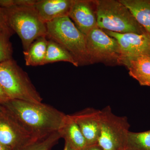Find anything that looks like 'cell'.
I'll use <instances>...</instances> for the list:
<instances>
[{
	"instance_id": "cell-21",
	"label": "cell",
	"mask_w": 150,
	"mask_h": 150,
	"mask_svg": "<svg viewBox=\"0 0 150 150\" xmlns=\"http://www.w3.org/2000/svg\"><path fill=\"white\" fill-rule=\"evenodd\" d=\"M36 0H0V7L3 8L33 6Z\"/></svg>"
},
{
	"instance_id": "cell-10",
	"label": "cell",
	"mask_w": 150,
	"mask_h": 150,
	"mask_svg": "<svg viewBox=\"0 0 150 150\" xmlns=\"http://www.w3.org/2000/svg\"><path fill=\"white\" fill-rule=\"evenodd\" d=\"M108 35L117 40L123 57L150 55V36L148 33H119L103 30Z\"/></svg>"
},
{
	"instance_id": "cell-9",
	"label": "cell",
	"mask_w": 150,
	"mask_h": 150,
	"mask_svg": "<svg viewBox=\"0 0 150 150\" xmlns=\"http://www.w3.org/2000/svg\"><path fill=\"white\" fill-rule=\"evenodd\" d=\"M68 16L85 36L98 27L95 1L72 0Z\"/></svg>"
},
{
	"instance_id": "cell-3",
	"label": "cell",
	"mask_w": 150,
	"mask_h": 150,
	"mask_svg": "<svg viewBox=\"0 0 150 150\" xmlns=\"http://www.w3.org/2000/svg\"><path fill=\"white\" fill-rule=\"evenodd\" d=\"M97 26L119 33H147L119 1H95Z\"/></svg>"
},
{
	"instance_id": "cell-27",
	"label": "cell",
	"mask_w": 150,
	"mask_h": 150,
	"mask_svg": "<svg viewBox=\"0 0 150 150\" xmlns=\"http://www.w3.org/2000/svg\"><path fill=\"white\" fill-rule=\"evenodd\" d=\"M3 108V105H0V110H1L2 108Z\"/></svg>"
},
{
	"instance_id": "cell-16",
	"label": "cell",
	"mask_w": 150,
	"mask_h": 150,
	"mask_svg": "<svg viewBox=\"0 0 150 150\" xmlns=\"http://www.w3.org/2000/svg\"><path fill=\"white\" fill-rule=\"evenodd\" d=\"M48 39L41 36L34 40L27 51H23L26 66H43L47 51Z\"/></svg>"
},
{
	"instance_id": "cell-22",
	"label": "cell",
	"mask_w": 150,
	"mask_h": 150,
	"mask_svg": "<svg viewBox=\"0 0 150 150\" xmlns=\"http://www.w3.org/2000/svg\"><path fill=\"white\" fill-rule=\"evenodd\" d=\"M0 33H6L11 36L15 33L10 27L4 9L0 7Z\"/></svg>"
},
{
	"instance_id": "cell-6",
	"label": "cell",
	"mask_w": 150,
	"mask_h": 150,
	"mask_svg": "<svg viewBox=\"0 0 150 150\" xmlns=\"http://www.w3.org/2000/svg\"><path fill=\"white\" fill-rule=\"evenodd\" d=\"M130 125L127 117L115 115L110 106L101 110V123L97 144L103 150L126 149Z\"/></svg>"
},
{
	"instance_id": "cell-4",
	"label": "cell",
	"mask_w": 150,
	"mask_h": 150,
	"mask_svg": "<svg viewBox=\"0 0 150 150\" xmlns=\"http://www.w3.org/2000/svg\"><path fill=\"white\" fill-rule=\"evenodd\" d=\"M0 85L10 100L35 103L43 100L27 73L13 59L0 63Z\"/></svg>"
},
{
	"instance_id": "cell-2",
	"label": "cell",
	"mask_w": 150,
	"mask_h": 150,
	"mask_svg": "<svg viewBox=\"0 0 150 150\" xmlns=\"http://www.w3.org/2000/svg\"><path fill=\"white\" fill-rule=\"evenodd\" d=\"M46 37L65 48L79 65L90 64L86 36L69 16L58 18L46 23Z\"/></svg>"
},
{
	"instance_id": "cell-18",
	"label": "cell",
	"mask_w": 150,
	"mask_h": 150,
	"mask_svg": "<svg viewBox=\"0 0 150 150\" xmlns=\"http://www.w3.org/2000/svg\"><path fill=\"white\" fill-rule=\"evenodd\" d=\"M126 149L130 150H150V130L142 132L129 131Z\"/></svg>"
},
{
	"instance_id": "cell-7",
	"label": "cell",
	"mask_w": 150,
	"mask_h": 150,
	"mask_svg": "<svg viewBox=\"0 0 150 150\" xmlns=\"http://www.w3.org/2000/svg\"><path fill=\"white\" fill-rule=\"evenodd\" d=\"M85 36L91 64L99 62L121 64L123 54L115 39L98 27L92 30Z\"/></svg>"
},
{
	"instance_id": "cell-20",
	"label": "cell",
	"mask_w": 150,
	"mask_h": 150,
	"mask_svg": "<svg viewBox=\"0 0 150 150\" xmlns=\"http://www.w3.org/2000/svg\"><path fill=\"white\" fill-rule=\"evenodd\" d=\"M11 35L0 33V63L13 59L12 46L10 38Z\"/></svg>"
},
{
	"instance_id": "cell-19",
	"label": "cell",
	"mask_w": 150,
	"mask_h": 150,
	"mask_svg": "<svg viewBox=\"0 0 150 150\" xmlns=\"http://www.w3.org/2000/svg\"><path fill=\"white\" fill-rule=\"evenodd\" d=\"M62 138L59 131L39 138L16 150H51Z\"/></svg>"
},
{
	"instance_id": "cell-26",
	"label": "cell",
	"mask_w": 150,
	"mask_h": 150,
	"mask_svg": "<svg viewBox=\"0 0 150 150\" xmlns=\"http://www.w3.org/2000/svg\"><path fill=\"white\" fill-rule=\"evenodd\" d=\"M0 150H12L0 143Z\"/></svg>"
},
{
	"instance_id": "cell-28",
	"label": "cell",
	"mask_w": 150,
	"mask_h": 150,
	"mask_svg": "<svg viewBox=\"0 0 150 150\" xmlns=\"http://www.w3.org/2000/svg\"><path fill=\"white\" fill-rule=\"evenodd\" d=\"M123 150H130L128 149H123Z\"/></svg>"
},
{
	"instance_id": "cell-15",
	"label": "cell",
	"mask_w": 150,
	"mask_h": 150,
	"mask_svg": "<svg viewBox=\"0 0 150 150\" xmlns=\"http://www.w3.org/2000/svg\"><path fill=\"white\" fill-rule=\"evenodd\" d=\"M150 36V0H119Z\"/></svg>"
},
{
	"instance_id": "cell-14",
	"label": "cell",
	"mask_w": 150,
	"mask_h": 150,
	"mask_svg": "<svg viewBox=\"0 0 150 150\" xmlns=\"http://www.w3.org/2000/svg\"><path fill=\"white\" fill-rule=\"evenodd\" d=\"M62 138L76 150H83L87 142L82 132L70 115H67L64 123L59 131Z\"/></svg>"
},
{
	"instance_id": "cell-13",
	"label": "cell",
	"mask_w": 150,
	"mask_h": 150,
	"mask_svg": "<svg viewBox=\"0 0 150 150\" xmlns=\"http://www.w3.org/2000/svg\"><path fill=\"white\" fill-rule=\"evenodd\" d=\"M121 64L126 66L130 76L141 86H150V55L123 57Z\"/></svg>"
},
{
	"instance_id": "cell-8",
	"label": "cell",
	"mask_w": 150,
	"mask_h": 150,
	"mask_svg": "<svg viewBox=\"0 0 150 150\" xmlns=\"http://www.w3.org/2000/svg\"><path fill=\"white\" fill-rule=\"evenodd\" d=\"M39 138L25 128L17 118L3 106L0 110V143L12 150H16Z\"/></svg>"
},
{
	"instance_id": "cell-11",
	"label": "cell",
	"mask_w": 150,
	"mask_h": 150,
	"mask_svg": "<svg viewBox=\"0 0 150 150\" xmlns=\"http://www.w3.org/2000/svg\"><path fill=\"white\" fill-rule=\"evenodd\" d=\"M70 115L79 127L88 145L97 144L101 123V110L87 108Z\"/></svg>"
},
{
	"instance_id": "cell-23",
	"label": "cell",
	"mask_w": 150,
	"mask_h": 150,
	"mask_svg": "<svg viewBox=\"0 0 150 150\" xmlns=\"http://www.w3.org/2000/svg\"><path fill=\"white\" fill-rule=\"evenodd\" d=\"M9 100L0 85V105H3Z\"/></svg>"
},
{
	"instance_id": "cell-1",
	"label": "cell",
	"mask_w": 150,
	"mask_h": 150,
	"mask_svg": "<svg viewBox=\"0 0 150 150\" xmlns=\"http://www.w3.org/2000/svg\"><path fill=\"white\" fill-rule=\"evenodd\" d=\"M2 105L37 138L60 131L67 116L63 112L42 102L12 99Z\"/></svg>"
},
{
	"instance_id": "cell-17",
	"label": "cell",
	"mask_w": 150,
	"mask_h": 150,
	"mask_svg": "<svg viewBox=\"0 0 150 150\" xmlns=\"http://www.w3.org/2000/svg\"><path fill=\"white\" fill-rule=\"evenodd\" d=\"M60 62H69L77 67L79 64L65 48L53 40L48 39L46 57L43 65Z\"/></svg>"
},
{
	"instance_id": "cell-25",
	"label": "cell",
	"mask_w": 150,
	"mask_h": 150,
	"mask_svg": "<svg viewBox=\"0 0 150 150\" xmlns=\"http://www.w3.org/2000/svg\"><path fill=\"white\" fill-rule=\"evenodd\" d=\"M64 150H76L73 148L67 142H65L64 148Z\"/></svg>"
},
{
	"instance_id": "cell-24",
	"label": "cell",
	"mask_w": 150,
	"mask_h": 150,
	"mask_svg": "<svg viewBox=\"0 0 150 150\" xmlns=\"http://www.w3.org/2000/svg\"><path fill=\"white\" fill-rule=\"evenodd\" d=\"M83 150H103L98 144L87 145Z\"/></svg>"
},
{
	"instance_id": "cell-12",
	"label": "cell",
	"mask_w": 150,
	"mask_h": 150,
	"mask_svg": "<svg viewBox=\"0 0 150 150\" xmlns=\"http://www.w3.org/2000/svg\"><path fill=\"white\" fill-rule=\"evenodd\" d=\"M72 0H36L34 8L40 19L47 23L58 18L68 16Z\"/></svg>"
},
{
	"instance_id": "cell-5",
	"label": "cell",
	"mask_w": 150,
	"mask_h": 150,
	"mask_svg": "<svg viewBox=\"0 0 150 150\" xmlns=\"http://www.w3.org/2000/svg\"><path fill=\"white\" fill-rule=\"evenodd\" d=\"M3 9L9 25L21 39L23 51L38 38L46 36V23L40 19L34 6Z\"/></svg>"
}]
</instances>
